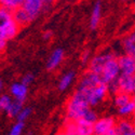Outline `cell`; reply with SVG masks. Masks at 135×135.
Masks as SVG:
<instances>
[{
    "label": "cell",
    "instance_id": "cell-2",
    "mask_svg": "<svg viewBox=\"0 0 135 135\" xmlns=\"http://www.w3.org/2000/svg\"><path fill=\"white\" fill-rule=\"evenodd\" d=\"M18 24L13 17V13L1 7L0 10V40H10L16 36Z\"/></svg>",
    "mask_w": 135,
    "mask_h": 135
},
{
    "label": "cell",
    "instance_id": "cell-33",
    "mask_svg": "<svg viewBox=\"0 0 135 135\" xmlns=\"http://www.w3.org/2000/svg\"><path fill=\"white\" fill-rule=\"evenodd\" d=\"M122 135H135V129H134V130H132V131H130V132H128V133L122 134Z\"/></svg>",
    "mask_w": 135,
    "mask_h": 135
},
{
    "label": "cell",
    "instance_id": "cell-11",
    "mask_svg": "<svg viewBox=\"0 0 135 135\" xmlns=\"http://www.w3.org/2000/svg\"><path fill=\"white\" fill-rule=\"evenodd\" d=\"M10 92H11V95L14 97V99L24 102L26 96H27L28 88L23 82H15V83H13L12 85H11Z\"/></svg>",
    "mask_w": 135,
    "mask_h": 135
},
{
    "label": "cell",
    "instance_id": "cell-17",
    "mask_svg": "<svg viewBox=\"0 0 135 135\" xmlns=\"http://www.w3.org/2000/svg\"><path fill=\"white\" fill-rule=\"evenodd\" d=\"M25 0H0L1 2V7L7 9L10 12H15V11L20 8H22Z\"/></svg>",
    "mask_w": 135,
    "mask_h": 135
},
{
    "label": "cell",
    "instance_id": "cell-13",
    "mask_svg": "<svg viewBox=\"0 0 135 135\" xmlns=\"http://www.w3.org/2000/svg\"><path fill=\"white\" fill-rule=\"evenodd\" d=\"M63 59H64V51L62 49H55L51 53L50 57L48 59L47 69L48 70H54L55 68H57L60 66V64L62 63Z\"/></svg>",
    "mask_w": 135,
    "mask_h": 135
},
{
    "label": "cell",
    "instance_id": "cell-1",
    "mask_svg": "<svg viewBox=\"0 0 135 135\" xmlns=\"http://www.w3.org/2000/svg\"><path fill=\"white\" fill-rule=\"evenodd\" d=\"M90 107L91 106L89 104L86 93L83 90L78 89L73 94L71 98L69 99L68 104H67V110H66L67 119L69 121H77L79 119H82L85 115V112L90 109Z\"/></svg>",
    "mask_w": 135,
    "mask_h": 135
},
{
    "label": "cell",
    "instance_id": "cell-36",
    "mask_svg": "<svg viewBox=\"0 0 135 135\" xmlns=\"http://www.w3.org/2000/svg\"><path fill=\"white\" fill-rule=\"evenodd\" d=\"M26 135H33V134H32V132H28Z\"/></svg>",
    "mask_w": 135,
    "mask_h": 135
},
{
    "label": "cell",
    "instance_id": "cell-21",
    "mask_svg": "<svg viewBox=\"0 0 135 135\" xmlns=\"http://www.w3.org/2000/svg\"><path fill=\"white\" fill-rule=\"evenodd\" d=\"M123 49H124L126 55L135 60V42L131 41L129 38H127L123 42Z\"/></svg>",
    "mask_w": 135,
    "mask_h": 135
},
{
    "label": "cell",
    "instance_id": "cell-34",
    "mask_svg": "<svg viewBox=\"0 0 135 135\" xmlns=\"http://www.w3.org/2000/svg\"><path fill=\"white\" fill-rule=\"evenodd\" d=\"M132 102L134 104V116H135V94L132 96Z\"/></svg>",
    "mask_w": 135,
    "mask_h": 135
},
{
    "label": "cell",
    "instance_id": "cell-5",
    "mask_svg": "<svg viewBox=\"0 0 135 135\" xmlns=\"http://www.w3.org/2000/svg\"><path fill=\"white\" fill-rule=\"evenodd\" d=\"M46 6V0H25L22 8L32 21L41 13L42 9Z\"/></svg>",
    "mask_w": 135,
    "mask_h": 135
},
{
    "label": "cell",
    "instance_id": "cell-6",
    "mask_svg": "<svg viewBox=\"0 0 135 135\" xmlns=\"http://www.w3.org/2000/svg\"><path fill=\"white\" fill-rule=\"evenodd\" d=\"M114 57L115 56L111 53H104V54H98L94 56V57H92L91 62H90V71L95 73L100 76L107 62Z\"/></svg>",
    "mask_w": 135,
    "mask_h": 135
},
{
    "label": "cell",
    "instance_id": "cell-26",
    "mask_svg": "<svg viewBox=\"0 0 135 135\" xmlns=\"http://www.w3.org/2000/svg\"><path fill=\"white\" fill-rule=\"evenodd\" d=\"M82 119H84V120H86V121H89V122H92V123H95V122L98 120V119H97L96 112H95L94 110H92L91 108H90V109L85 112V115H84V117H83Z\"/></svg>",
    "mask_w": 135,
    "mask_h": 135
},
{
    "label": "cell",
    "instance_id": "cell-37",
    "mask_svg": "<svg viewBox=\"0 0 135 135\" xmlns=\"http://www.w3.org/2000/svg\"><path fill=\"white\" fill-rule=\"evenodd\" d=\"M133 126H134V129H135V119H134V121H133Z\"/></svg>",
    "mask_w": 135,
    "mask_h": 135
},
{
    "label": "cell",
    "instance_id": "cell-28",
    "mask_svg": "<svg viewBox=\"0 0 135 135\" xmlns=\"http://www.w3.org/2000/svg\"><path fill=\"white\" fill-rule=\"evenodd\" d=\"M91 60L92 59H90V51L85 50L82 53V55H81V62H82V64H86L89 62H91Z\"/></svg>",
    "mask_w": 135,
    "mask_h": 135
},
{
    "label": "cell",
    "instance_id": "cell-3",
    "mask_svg": "<svg viewBox=\"0 0 135 135\" xmlns=\"http://www.w3.org/2000/svg\"><path fill=\"white\" fill-rule=\"evenodd\" d=\"M121 75V70L119 67V63H118V59H111L110 61L107 62V64L105 65L104 69L100 74V78H102V81L105 84H109L111 82L116 81Z\"/></svg>",
    "mask_w": 135,
    "mask_h": 135
},
{
    "label": "cell",
    "instance_id": "cell-8",
    "mask_svg": "<svg viewBox=\"0 0 135 135\" xmlns=\"http://www.w3.org/2000/svg\"><path fill=\"white\" fill-rule=\"evenodd\" d=\"M119 92H123L130 95L135 94V77L134 76H127V75H120L117 79Z\"/></svg>",
    "mask_w": 135,
    "mask_h": 135
},
{
    "label": "cell",
    "instance_id": "cell-9",
    "mask_svg": "<svg viewBox=\"0 0 135 135\" xmlns=\"http://www.w3.org/2000/svg\"><path fill=\"white\" fill-rule=\"evenodd\" d=\"M100 83H103L100 76L89 70L83 76L82 80L80 82V85H79L78 89H81V90H83V91H88V90H91V89L95 88L96 85H98Z\"/></svg>",
    "mask_w": 135,
    "mask_h": 135
},
{
    "label": "cell",
    "instance_id": "cell-25",
    "mask_svg": "<svg viewBox=\"0 0 135 135\" xmlns=\"http://www.w3.org/2000/svg\"><path fill=\"white\" fill-rule=\"evenodd\" d=\"M23 130H24V122H18L16 121L15 124L11 128V131H10V135H22L23 133Z\"/></svg>",
    "mask_w": 135,
    "mask_h": 135
},
{
    "label": "cell",
    "instance_id": "cell-16",
    "mask_svg": "<svg viewBox=\"0 0 135 135\" xmlns=\"http://www.w3.org/2000/svg\"><path fill=\"white\" fill-rule=\"evenodd\" d=\"M23 108H24V102L14 99L13 103L11 104V106L9 107V109L6 112L10 118H17V116L20 115V112L22 111Z\"/></svg>",
    "mask_w": 135,
    "mask_h": 135
},
{
    "label": "cell",
    "instance_id": "cell-4",
    "mask_svg": "<svg viewBox=\"0 0 135 135\" xmlns=\"http://www.w3.org/2000/svg\"><path fill=\"white\" fill-rule=\"evenodd\" d=\"M81 90V89H80ZM86 93L88 96V100L90 106H96L97 104H99L102 100L105 99V97L107 96L109 90H108V85L105 83H100L98 85H96L95 88L84 91Z\"/></svg>",
    "mask_w": 135,
    "mask_h": 135
},
{
    "label": "cell",
    "instance_id": "cell-35",
    "mask_svg": "<svg viewBox=\"0 0 135 135\" xmlns=\"http://www.w3.org/2000/svg\"><path fill=\"white\" fill-rule=\"evenodd\" d=\"M53 1V0H46V4H49V3H51Z\"/></svg>",
    "mask_w": 135,
    "mask_h": 135
},
{
    "label": "cell",
    "instance_id": "cell-39",
    "mask_svg": "<svg viewBox=\"0 0 135 135\" xmlns=\"http://www.w3.org/2000/svg\"><path fill=\"white\" fill-rule=\"evenodd\" d=\"M8 135H10V134H8Z\"/></svg>",
    "mask_w": 135,
    "mask_h": 135
},
{
    "label": "cell",
    "instance_id": "cell-19",
    "mask_svg": "<svg viewBox=\"0 0 135 135\" xmlns=\"http://www.w3.org/2000/svg\"><path fill=\"white\" fill-rule=\"evenodd\" d=\"M130 102H132V95L127 94V93H123V92H118L117 94H115L114 103H115L116 107L120 108L122 106L127 105Z\"/></svg>",
    "mask_w": 135,
    "mask_h": 135
},
{
    "label": "cell",
    "instance_id": "cell-14",
    "mask_svg": "<svg viewBox=\"0 0 135 135\" xmlns=\"http://www.w3.org/2000/svg\"><path fill=\"white\" fill-rule=\"evenodd\" d=\"M100 17H102V3L99 0H97L93 6L91 16H90V28L92 30L96 29V27L98 26Z\"/></svg>",
    "mask_w": 135,
    "mask_h": 135
},
{
    "label": "cell",
    "instance_id": "cell-12",
    "mask_svg": "<svg viewBox=\"0 0 135 135\" xmlns=\"http://www.w3.org/2000/svg\"><path fill=\"white\" fill-rule=\"evenodd\" d=\"M77 135H94V123L89 122L84 119L75 121Z\"/></svg>",
    "mask_w": 135,
    "mask_h": 135
},
{
    "label": "cell",
    "instance_id": "cell-30",
    "mask_svg": "<svg viewBox=\"0 0 135 135\" xmlns=\"http://www.w3.org/2000/svg\"><path fill=\"white\" fill-rule=\"evenodd\" d=\"M103 135H120V134H119V132L117 131V129L115 128V129H112V130H110V131L104 133Z\"/></svg>",
    "mask_w": 135,
    "mask_h": 135
},
{
    "label": "cell",
    "instance_id": "cell-24",
    "mask_svg": "<svg viewBox=\"0 0 135 135\" xmlns=\"http://www.w3.org/2000/svg\"><path fill=\"white\" fill-rule=\"evenodd\" d=\"M31 108L30 107H24L23 109H22V111L20 112V115L17 116V118H16V121H18V122H25L27 119H28V117L31 115Z\"/></svg>",
    "mask_w": 135,
    "mask_h": 135
},
{
    "label": "cell",
    "instance_id": "cell-18",
    "mask_svg": "<svg viewBox=\"0 0 135 135\" xmlns=\"http://www.w3.org/2000/svg\"><path fill=\"white\" fill-rule=\"evenodd\" d=\"M75 79V73L74 71H68L67 74H65L59 82V90L60 91H65L66 89H68L70 86V84L73 83Z\"/></svg>",
    "mask_w": 135,
    "mask_h": 135
},
{
    "label": "cell",
    "instance_id": "cell-23",
    "mask_svg": "<svg viewBox=\"0 0 135 135\" xmlns=\"http://www.w3.org/2000/svg\"><path fill=\"white\" fill-rule=\"evenodd\" d=\"M12 103H13V99L7 94H3L0 97V108L3 111H7Z\"/></svg>",
    "mask_w": 135,
    "mask_h": 135
},
{
    "label": "cell",
    "instance_id": "cell-38",
    "mask_svg": "<svg viewBox=\"0 0 135 135\" xmlns=\"http://www.w3.org/2000/svg\"><path fill=\"white\" fill-rule=\"evenodd\" d=\"M61 135H64V134H61Z\"/></svg>",
    "mask_w": 135,
    "mask_h": 135
},
{
    "label": "cell",
    "instance_id": "cell-10",
    "mask_svg": "<svg viewBox=\"0 0 135 135\" xmlns=\"http://www.w3.org/2000/svg\"><path fill=\"white\" fill-rule=\"evenodd\" d=\"M121 75L135 76V60L128 55H121L118 59Z\"/></svg>",
    "mask_w": 135,
    "mask_h": 135
},
{
    "label": "cell",
    "instance_id": "cell-32",
    "mask_svg": "<svg viewBox=\"0 0 135 135\" xmlns=\"http://www.w3.org/2000/svg\"><path fill=\"white\" fill-rule=\"evenodd\" d=\"M6 43H7L6 40H0V48H1V50L6 47Z\"/></svg>",
    "mask_w": 135,
    "mask_h": 135
},
{
    "label": "cell",
    "instance_id": "cell-31",
    "mask_svg": "<svg viewBox=\"0 0 135 135\" xmlns=\"http://www.w3.org/2000/svg\"><path fill=\"white\" fill-rule=\"evenodd\" d=\"M128 38H129V39H130L131 41H133V42H135V31H134L133 33H131V35H130V36H129Z\"/></svg>",
    "mask_w": 135,
    "mask_h": 135
},
{
    "label": "cell",
    "instance_id": "cell-22",
    "mask_svg": "<svg viewBox=\"0 0 135 135\" xmlns=\"http://www.w3.org/2000/svg\"><path fill=\"white\" fill-rule=\"evenodd\" d=\"M118 112H119V115L122 116V117H127V116H130V115H134V104H133V102H130L127 105L118 108Z\"/></svg>",
    "mask_w": 135,
    "mask_h": 135
},
{
    "label": "cell",
    "instance_id": "cell-7",
    "mask_svg": "<svg viewBox=\"0 0 135 135\" xmlns=\"http://www.w3.org/2000/svg\"><path fill=\"white\" fill-rule=\"evenodd\" d=\"M116 126L117 122L112 117H103L94 123V135H103L104 133L115 129Z\"/></svg>",
    "mask_w": 135,
    "mask_h": 135
},
{
    "label": "cell",
    "instance_id": "cell-20",
    "mask_svg": "<svg viewBox=\"0 0 135 135\" xmlns=\"http://www.w3.org/2000/svg\"><path fill=\"white\" fill-rule=\"evenodd\" d=\"M116 129L119 132V134L122 135V134L134 130V126H133V122H131L129 120H120L119 122H117Z\"/></svg>",
    "mask_w": 135,
    "mask_h": 135
},
{
    "label": "cell",
    "instance_id": "cell-29",
    "mask_svg": "<svg viewBox=\"0 0 135 135\" xmlns=\"http://www.w3.org/2000/svg\"><path fill=\"white\" fill-rule=\"evenodd\" d=\"M52 36H53V33H52V31H50V30H47V31H44V32H43V39H44V40H49V39H51Z\"/></svg>",
    "mask_w": 135,
    "mask_h": 135
},
{
    "label": "cell",
    "instance_id": "cell-27",
    "mask_svg": "<svg viewBox=\"0 0 135 135\" xmlns=\"http://www.w3.org/2000/svg\"><path fill=\"white\" fill-rule=\"evenodd\" d=\"M33 79H35V76H33L32 74H26L24 77H23V79H22V82H23L25 85H29L32 81H33Z\"/></svg>",
    "mask_w": 135,
    "mask_h": 135
},
{
    "label": "cell",
    "instance_id": "cell-15",
    "mask_svg": "<svg viewBox=\"0 0 135 135\" xmlns=\"http://www.w3.org/2000/svg\"><path fill=\"white\" fill-rule=\"evenodd\" d=\"M13 17H14L15 22L18 24V26L26 25V24L29 23V22H31V18L23 10V8H20V9H17L15 11V12H13Z\"/></svg>",
    "mask_w": 135,
    "mask_h": 135
}]
</instances>
